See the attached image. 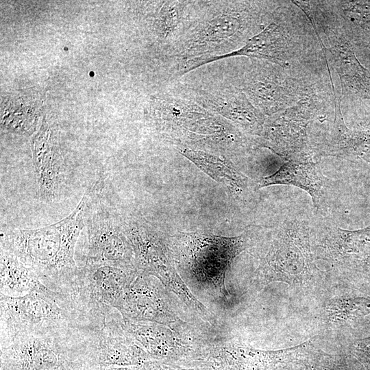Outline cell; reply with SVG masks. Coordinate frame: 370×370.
<instances>
[{
  "label": "cell",
  "mask_w": 370,
  "mask_h": 370,
  "mask_svg": "<svg viewBox=\"0 0 370 370\" xmlns=\"http://www.w3.org/2000/svg\"><path fill=\"white\" fill-rule=\"evenodd\" d=\"M321 224L323 238L320 247L326 257L370 283V225L347 230L326 220Z\"/></svg>",
  "instance_id": "cell-13"
},
{
  "label": "cell",
  "mask_w": 370,
  "mask_h": 370,
  "mask_svg": "<svg viewBox=\"0 0 370 370\" xmlns=\"http://www.w3.org/2000/svg\"><path fill=\"white\" fill-rule=\"evenodd\" d=\"M258 63L244 75L241 90L264 115L281 112L316 92L289 71L264 60Z\"/></svg>",
  "instance_id": "cell-6"
},
{
  "label": "cell",
  "mask_w": 370,
  "mask_h": 370,
  "mask_svg": "<svg viewBox=\"0 0 370 370\" xmlns=\"http://www.w3.org/2000/svg\"><path fill=\"white\" fill-rule=\"evenodd\" d=\"M1 347L29 336L69 334L105 322L81 308L69 295L49 288L21 297L0 296Z\"/></svg>",
  "instance_id": "cell-2"
},
{
  "label": "cell",
  "mask_w": 370,
  "mask_h": 370,
  "mask_svg": "<svg viewBox=\"0 0 370 370\" xmlns=\"http://www.w3.org/2000/svg\"><path fill=\"white\" fill-rule=\"evenodd\" d=\"M180 21V10L174 2H167L160 11L157 21L158 32L162 38L173 33Z\"/></svg>",
  "instance_id": "cell-22"
},
{
  "label": "cell",
  "mask_w": 370,
  "mask_h": 370,
  "mask_svg": "<svg viewBox=\"0 0 370 370\" xmlns=\"http://www.w3.org/2000/svg\"><path fill=\"white\" fill-rule=\"evenodd\" d=\"M309 223L288 216L279 229L260 266L268 279L293 280L308 276L313 269Z\"/></svg>",
  "instance_id": "cell-7"
},
{
  "label": "cell",
  "mask_w": 370,
  "mask_h": 370,
  "mask_svg": "<svg viewBox=\"0 0 370 370\" xmlns=\"http://www.w3.org/2000/svg\"><path fill=\"white\" fill-rule=\"evenodd\" d=\"M323 106L315 92L273 115V119L264 122L261 145L286 161L312 159L314 152L308 134V126L319 115Z\"/></svg>",
  "instance_id": "cell-4"
},
{
  "label": "cell",
  "mask_w": 370,
  "mask_h": 370,
  "mask_svg": "<svg viewBox=\"0 0 370 370\" xmlns=\"http://www.w3.org/2000/svg\"><path fill=\"white\" fill-rule=\"evenodd\" d=\"M285 184L305 190L311 197L317 211L323 212L334 196V181L327 177L312 159L286 160L273 174L259 182L258 188Z\"/></svg>",
  "instance_id": "cell-16"
},
{
  "label": "cell",
  "mask_w": 370,
  "mask_h": 370,
  "mask_svg": "<svg viewBox=\"0 0 370 370\" xmlns=\"http://www.w3.org/2000/svg\"><path fill=\"white\" fill-rule=\"evenodd\" d=\"M290 29L284 20L273 21L244 46L226 54L208 58L205 64L225 58L247 56L269 62L290 71L302 56L304 47L300 36Z\"/></svg>",
  "instance_id": "cell-12"
},
{
  "label": "cell",
  "mask_w": 370,
  "mask_h": 370,
  "mask_svg": "<svg viewBox=\"0 0 370 370\" xmlns=\"http://www.w3.org/2000/svg\"><path fill=\"white\" fill-rule=\"evenodd\" d=\"M138 275L135 268L82 265L72 298L86 312L105 319L116 310Z\"/></svg>",
  "instance_id": "cell-8"
},
{
  "label": "cell",
  "mask_w": 370,
  "mask_h": 370,
  "mask_svg": "<svg viewBox=\"0 0 370 370\" xmlns=\"http://www.w3.org/2000/svg\"><path fill=\"white\" fill-rule=\"evenodd\" d=\"M321 14L312 10L306 16L316 30L323 36L317 34L319 42L325 45L332 58L333 65L339 76L342 94H350L361 99H370V72L356 58L350 41L341 29L328 21L321 10Z\"/></svg>",
  "instance_id": "cell-10"
},
{
  "label": "cell",
  "mask_w": 370,
  "mask_h": 370,
  "mask_svg": "<svg viewBox=\"0 0 370 370\" xmlns=\"http://www.w3.org/2000/svg\"><path fill=\"white\" fill-rule=\"evenodd\" d=\"M354 352L368 370H370V337L356 342Z\"/></svg>",
  "instance_id": "cell-23"
},
{
  "label": "cell",
  "mask_w": 370,
  "mask_h": 370,
  "mask_svg": "<svg viewBox=\"0 0 370 370\" xmlns=\"http://www.w3.org/2000/svg\"><path fill=\"white\" fill-rule=\"evenodd\" d=\"M125 230L134 250L138 272L156 277L187 305L204 311V306L188 291L177 275L156 235L145 227L138 225H132Z\"/></svg>",
  "instance_id": "cell-11"
},
{
  "label": "cell",
  "mask_w": 370,
  "mask_h": 370,
  "mask_svg": "<svg viewBox=\"0 0 370 370\" xmlns=\"http://www.w3.org/2000/svg\"><path fill=\"white\" fill-rule=\"evenodd\" d=\"M246 234L234 237L195 233L186 235L182 253L196 280L225 296V274L234 258L247 246Z\"/></svg>",
  "instance_id": "cell-5"
},
{
  "label": "cell",
  "mask_w": 370,
  "mask_h": 370,
  "mask_svg": "<svg viewBox=\"0 0 370 370\" xmlns=\"http://www.w3.org/2000/svg\"><path fill=\"white\" fill-rule=\"evenodd\" d=\"M91 332L18 338L1 347V370H47L82 357Z\"/></svg>",
  "instance_id": "cell-3"
},
{
  "label": "cell",
  "mask_w": 370,
  "mask_h": 370,
  "mask_svg": "<svg viewBox=\"0 0 370 370\" xmlns=\"http://www.w3.org/2000/svg\"><path fill=\"white\" fill-rule=\"evenodd\" d=\"M83 264L135 268L134 254L125 230L105 206L93 204L86 220Z\"/></svg>",
  "instance_id": "cell-9"
},
{
  "label": "cell",
  "mask_w": 370,
  "mask_h": 370,
  "mask_svg": "<svg viewBox=\"0 0 370 370\" xmlns=\"http://www.w3.org/2000/svg\"><path fill=\"white\" fill-rule=\"evenodd\" d=\"M334 117L328 136L313 147L317 155L332 156L370 171V130H352L343 119L341 99L335 98Z\"/></svg>",
  "instance_id": "cell-17"
},
{
  "label": "cell",
  "mask_w": 370,
  "mask_h": 370,
  "mask_svg": "<svg viewBox=\"0 0 370 370\" xmlns=\"http://www.w3.org/2000/svg\"><path fill=\"white\" fill-rule=\"evenodd\" d=\"M161 132L190 139L221 134L223 127L212 115L195 106L175 100L156 99L151 112Z\"/></svg>",
  "instance_id": "cell-14"
},
{
  "label": "cell",
  "mask_w": 370,
  "mask_h": 370,
  "mask_svg": "<svg viewBox=\"0 0 370 370\" xmlns=\"http://www.w3.org/2000/svg\"><path fill=\"white\" fill-rule=\"evenodd\" d=\"M201 103L234 123L245 132L261 136L265 122L264 115L237 90L209 93Z\"/></svg>",
  "instance_id": "cell-19"
},
{
  "label": "cell",
  "mask_w": 370,
  "mask_h": 370,
  "mask_svg": "<svg viewBox=\"0 0 370 370\" xmlns=\"http://www.w3.org/2000/svg\"><path fill=\"white\" fill-rule=\"evenodd\" d=\"M0 265L1 295L21 297L49 288L34 270L1 247Z\"/></svg>",
  "instance_id": "cell-21"
},
{
  "label": "cell",
  "mask_w": 370,
  "mask_h": 370,
  "mask_svg": "<svg viewBox=\"0 0 370 370\" xmlns=\"http://www.w3.org/2000/svg\"><path fill=\"white\" fill-rule=\"evenodd\" d=\"M251 16L247 11L217 16L202 26L188 40V56H197L216 49L217 46L238 38L245 32Z\"/></svg>",
  "instance_id": "cell-18"
},
{
  "label": "cell",
  "mask_w": 370,
  "mask_h": 370,
  "mask_svg": "<svg viewBox=\"0 0 370 370\" xmlns=\"http://www.w3.org/2000/svg\"><path fill=\"white\" fill-rule=\"evenodd\" d=\"M32 147L37 195L42 201L52 202L60 196L66 175L64 158L52 129L45 124Z\"/></svg>",
  "instance_id": "cell-15"
},
{
  "label": "cell",
  "mask_w": 370,
  "mask_h": 370,
  "mask_svg": "<svg viewBox=\"0 0 370 370\" xmlns=\"http://www.w3.org/2000/svg\"><path fill=\"white\" fill-rule=\"evenodd\" d=\"M98 190L97 184L90 188L75 210L58 222L36 229L3 231L1 247L34 270L47 287L72 297L79 273L75 248Z\"/></svg>",
  "instance_id": "cell-1"
},
{
  "label": "cell",
  "mask_w": 370,
  "mask_h": 370,
  "mask_svg": "<svg viewBox=\"0 0 370 370\" xmlns=\"http://www.w3.org/2000/svg\"><path fill=\"white\" fill-rule=\"evenodd\" d=\"M180 151L200 169L227 188L236 198L245 199L252 193V183L225 159L189 148Z\"/></svg>",
  "instance_id": "cell-20"
}]
</instances>
